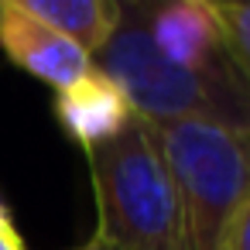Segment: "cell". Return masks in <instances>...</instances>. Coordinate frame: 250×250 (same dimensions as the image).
Listing matches in <instances>:
<instances>
[{
	"label": "cell",
	"instance_id": "7",
	"mask_svg": "<svg viewBox=\"0 0 250 250\" xmlns=\"http://www.w3.org/2000/svg\"><path fill=\"white\" fill-rule=\"evenodd\" d=\"M21 4L89 59L106 45L120 18L117 0H21Z\"/></svg>",
	"mask_w": 250,
	"mask_h": 250
},
{
	"label": "cell",
	"instance_id": "2",
	"mask_svg": "<svg viewBox=\"0 0 250 250\" xmlns=\"http://www.w3.org/2000/svg\"><path fill=\"white\" fill-rule=\"evenodd\" d=\"M151 127L175 192L178 250H223L240 206L250 199V130L202 120Z\"/></svg>",
	"mask_w": 250,
	"mask_h": 250
},
{
	"label": "cell",
	"instance_id": "11",
	"mask_svg": "<svg viewBox=\"0 0 250 250\" xmlns=\"http://www.w3.org/2000/svg\"><path fill=\"white\" fill-rule=\"evenodd\" d=\"M89 250H120V247H110V243H103V240H89Z\"/></svg>",
	"mask_w": 250,
	"mask_h": 250
},
{
	"label": "cell",
	"instance_id": "1",
	"mask_svg": "<svg viewBox=\"0 0 250 250\" xmlns=\"http://www.w3.org/2000/svg\"><path fill=\"white\" fill-rule=\"evenodd\" d=\"M120 18L93 65L106 72L147 124L202 120L216 127L250 130V83L240 69L185 72L165 62L151 42V0H117Z\"/></svg>",
	"mask_w": 250,
	"mask_h": 250
},
{
	"label": "cell",
	"instance_id": "4",
	"mask_svg": "<svg viewBox=\"0 0 250 250\" xmlns=\"http://www.w3.org/2000/svg\"><path fill=\"white\" fill-rule=\"evenodd\" d=\"M151 42L165 62L185 72H229L236 69L223 38L216 0H171L151 7Z\"/></svg>",
	"mask_w": 250,
	"mask_h": 250
},
{
	"label": "cell",
	"instance_id": "3",
	"mask_svg": "<svg viewBox=\"0 0 250 250\" xmlns=\"http://www.w3.org/2000/svg\"><path fill=\"white\" fill-rule=\"evenodd\" d=\"M96 233L120 250H178L175 240V192L154 137V127L134 117L113 141L86 151Z\"/></svg>",
	"mask_w": 250,
	"mask_h": 250
},
{
	"label": "cell",
	"instance_id": "8",
	"mask_svg": "<svg viewBox=\"0 0 250 250\" xmlns=\"http://www.w3.org/2000/svg\"><path fill=\"white\" fill-rule=\"evenodd\" d=\"M216 14H219V24H223V38H226L229 59L243 72V79L250 83V0L247 4L216 0Z\"/></svg>",
	"mask_w": 250,
	"mask_h": 250
},
{
	"label": "cell",
	"instance_id": "10",
	"mask_svg": "<svg viewBox=\"0 0 250 250\" xmlns=\"http://www.w3.org/2000/svg\"><path fill=\"white\" fill-rule=\"evenodd\" d=\"M0 250H28L24 240L18 236V229H14L11 212L4 209V202H0Z\"/></svg>",
	"mask_w": 250,
	"mask_h": 250
},
{
	"label": "cell",
	"instance_id": "12",
	"mask_svg": "<svg viewBox=\"0 0 250 250\" xmlns=\"http://www.w3.org/2000/svg\"><path fill=\"white\" fill-rule=\"evenodd\" d=\"M79 250H89V243H86V247H79Z\"/></svg>",
	"mask_w": 250,
	"mask_h": 250
},
{
	"label": "cell",
	"instance_id": "6",
	"mask_svg": "<svg viewBox=\"0 0 250 250\" xmlns=\"http://www.w3.org/2000/svg\"><path fill=\"white\" fill-rule=\"evenodd\" d=\"M55 117H59L62 130L83 151H89L96 144L113 141L137 113H134L127 93L106 72H100L93 65L79 83H72L69 89H62L55 96Z\"/></svg>",
	"mask_w": 250,
	"mask_h": 250
},
{
	"label": "cell",
	"instance_id": "5",
	"mask_svg": "<svg viewBox=\"0 0 250 250\" xmlns=\"http://www.w3.org/2000/svg\"><path fill=\"white\" fill-rule=\"evenodd\" d=\"M0 48L11 62H18L55 93L69 89L93 69V59L83 48L42 24L21 0H0Z\"/></svg>",
	"mask_w": 250,
	"mask_h": 250
},
{
	"label": "cell",
	"instance_id": "9",
	"mask_svg": "<svg viewBox=\"0 0 250 250\" xmlns=\"http://www.w3.org/2000/svg\"><path fill=\"white\" fill-rule=\"evenodd\" d=\"M223 250H250V199L240 206V212H236V219L226 233Z\"/></svg>",
	"mask_w": 250,
	"mask_h": 250
}]
</instances>
